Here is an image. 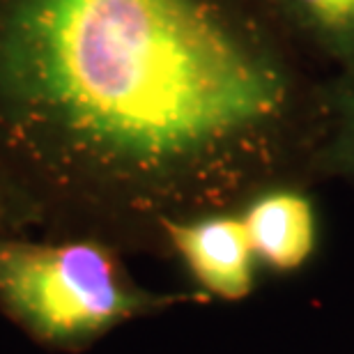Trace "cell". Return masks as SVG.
<instances>
[{
  "label": "cell",
  "mask_w": 354,
  "mask_h": 354,
  "mask_svg": "<svg viewBox=\"0 0 354 354\" xmlns=\"http://www.w3.org/2000/svg\"><path fill=\"white\" fill-rule=\"evenodd\" d=\"M269 0H0V171L53 237L313 187L329 76Z\"/></svg>",
  "instance_id": "6da1fadb"
},
{
  "label": "cell",
  "mask_w": 354,
  "mask_h": 354,
  "mask_svg": "<svg viewBox=\"0 0 354 354\" xmlns=\"http://www.w3.org/2000/svg\"><path fill=\"white\" fill-rule=\"evenodd\" d=\"M207 299L143 288L102 239L0 235V310L44 348L81 352L124 322Z\"/></svg>",
  "instance_id": "7a4b0ae2"
},
{
  "label": "cell",
  "mask_w": 354,
  "mask_h": 354,
  "mask_svg": "<svg viewBox=\"0 0 354 354\" xmlns=\"http://www.w3.org/2000/svg\"><path fill=\"white\" fill-rule=\"evenodd\" d=\"M161 235L205 297L242 301L253 292L258 258L237 209L166 221Z\"/></svg>",
  "instance_id": "3957f363"
},
{
  "label": "cell",
  "mask_w": 354,
  "mask_h": 354,
  "mask_svg": "<svg viewBox=\"0 0 354 354\" xmlns=\"http://www.w3.org/2000/svg\"><path fill=\"white\" fill-rule=\"evenodd\" d=\"M249 232L258 265L292 274L317 249V212L308 187H272L237 209Z\"/></svg>",
  "instance_id": "277c9868"
},
{
  "label": "cell",
  "mask_w": 354,
  "mask_h": 354,
  "mask_svg": "<svg viewBox=\"0 0 354 354\" xmlns=\"http://www.w3.org/2000/svg\"><path fill=\"white\" fill-rule=\"evenodd\" d=\"M329 74L354 69V0H269Z\"/></svg>",
  "instance_id": "5b68a950"
},
{
  "label": "cell",
  "mask_w": 354,
  "mask_h": 354,
  "mask_svg": "<svg viewBox=\"0 0 354 354\" xmlns=\"http://www.w3.org/2000/svg\"><path fill=\"white\" fill-rule=\"evenodd\" d=\"M327 131L315 161V180H338L354 189V69L329 76Z\"/></svg>",
  "instance_id": "8992f818"
},
{
  "label": "cell",
  "mask_w": 354,
  "mask_h": 354,
  "mask_svg": "<svg viewBox=\"0 0 354 354\" xmlns=\"http://www.w3.org/2000/svg\"><path fill=\"white\" fill-rule=\"evenodd\" d=\"M30 230H37V216L0 171V235H19Z\"/></svg>",
  "instance_id": "52a82bcc"
}]
</instances>
